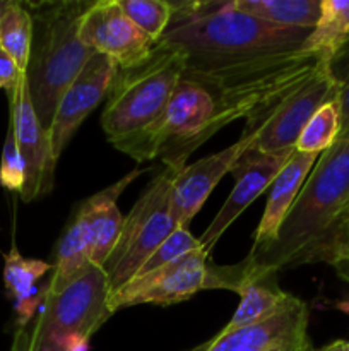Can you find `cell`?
Listing matches in <instances>:
<instances>
[{"label":"cell","instance_id":"obj_1","mask_svg":"<svg viewBox=\"0 0 349 351\" xmlns=\"http://www.w3.org/2000/svg\"><path fill=\"white\" fill-rule=\"evenodd\" d=\"M173 16L159 41L185 57V74H207L270 55L301 50L310 29L266 23L242 12L233 0L171 2Z\"/></svg>","mask_w":349,"mask_h":351},{"label":"cell","instance_id":"obj_2","mask_svg":"<svg viewBox=\"0 0 349 351\" xmlns=\"http://www.w3.org/2000/svg\"><path fill=\"white\" fill-rule=\"evenodd\" d=\"M348 206L349 136H346L318 158L277 239L263 249L250 250L246 259L276 274L308 264L315 247Z\"/></svg>","mask_w":349,"mask_h":351},{"label":"cell","instance_id":"obj_3","mask_svg":"<svg viewBox=\"0 0 349 351\" xmlns=\"http://www.w3.org/2000/svg\"><path fill=\"white\" fill-rule=\"evenodd\" d=\"M324 58L305 50L270 55L207 74L183 75L204 86L216 99V117L209 137L235 120L245 119L242 136H250L266 117L320 67Z\"/></svg>","mask_w":349,"mask_h":351},{"label":"cell","instance_id":"obj_4","mask_svg":"<svg viewBox=\"0 0 349 351\" xmlns=\"http://www.w3.org/2000/svg\"><path fill=\"white\" fill-rule=\"evenodd\" d=\"M92 2H24L33 17V43L26 69L31 103L50 130L58 101L94 51L79 38V21Z\"/></svg>","mask_w":349,"mask_h":351},{"label":"cell","instance_id":"obj_5","mask_svg":"<svg viewBox=\"0 0 349 351\" xmlns=\"http://www.w3.org/2000/svg\"><path fill=\"white\" fill-rule=\"evenodd\" d=\"M183 74L185 57L163 41H157L149 57L137 65L118 69L101 113V127L109 143L156 125Z\"/></svg>","mask_w":349,"mask_h":351},{"label":"cell","instance_id":"obj_6","mask_svg":"<svg viewBox=\"0 0 349 351\" xmlns=\"http://www.w3.org/2000/svg\"><path fill=\"white\" fill-rule=\"evenodd\" d=\"M112 315L105 271L89 264L62 293H44L33 329H26L23 351H86Z\"/></svg>","mask_w":349,"mask_h":351},{"label":"cell","instance_id":"obj_7","mask_svg":"<svg viewBox=\"0 0 349 351\" xmlns=\"http://www.w3.org/2000/svg\"><path fill=\"white\" fill-rule=\"evenodd\" d=\"M181 168L164 165L123 218L115 250L103 266L109 293L129 283L147 257L178 228L171 213V189Z\"/></svg>","mask_w":349,"mask_h":351},{"label":"cell","instance_id":"obj_8","mask_svg":"<svg viewBox=\"0 0 349 351\" xmlns=\"http://www.w3.org/2000/svg\"><path fill=\"white\" fill-rule=\"evenodd\" d=\"M337 82L328 71V62H324L308 81L286 96L259 129L252 132L250 149L259 153H281L296 149V141L311 117L325 105L337 99Z\"/></svg>","mask_w":349,"mask_h":351},{"label":"cell","instance_id":"obj_9","mask_svg":"<svg viewBox=\"0 0 349 351\" xmlns=\"http://www.w3.org/2000/svg\"><path fill=\"white\" fill-rule=\"evenodd\" d=\"M209 267V254L202 247L192 250L159 269L132 278L120 290L109 293V308L115 314L120 308L135 305L180 304L207 290Z\"/></svg>","mask_w":349,"mask_h":351},{"label":"cell","instance_id":"obj_10","mask_svg":"<svg viewBox=\"0 0 349 351\" xmlns=\"http://www.w3.org/2000/svg\"><path fill=\"white\" fill-rule=\"evenodd\" d=\"M9 95L10 127L26 167V184L21 199L31 202L53 189L57 160L51 151L50 136L38 120L27 88L26 74Z\"/></svg>","mask_w":349,"mask_h":351},{"label":"cell","instance_id":"obj_11","mask_svg":"<svg viewBox=\"0 0 349 351\" xmlns=\"http://www.w3.org/2000/svg\"><path fill=\"white\" fill-rule=\"evenodd\" d=\"M310 311L301 298L289 300L270 317L245 328L224 331L188 351H270L274 348H305L308 336Z\"/></svg>","mask_w":349,"mask_h":351},{"label":"cell","instance_id":"obj_12","mask_svg":"<svg viewBox=\"0 0 349 351\" xmlns=\"http://www.w3.org/2000/svg\"><path fill=\"white\" fill-rule=\"evenodd\" d=\"M79 38L94 53L113 58L120 69L142 62L156 45L129 19L118 0L92 2L79 21Z\"/></svg>","mask_w":349,"mask_h":351},{"label":"cell","instance_id":"obj_13","mask_svg":"<svg viewBox=\"0 0 349 351\" xmlns=\"http://www.w3.org/2000/svg\"><path fill=\"white\" fill-rule=\"evenodd\" d=\"M118 69L113 58L103 53H92L77 77L65 89L48 130L55 160L60 158L62 151L70 143L75 130L88 119L89 113L106 98Z\"/></svg>","mask_w":349,"mask_h":351},{"label":"cell","instance_id":"obj_14","mask_svg":"<svg viewBox=\"0 0 349 351\" xmlns=\"http://www.w3.org/2000/svg\"><path fill=\"white\" fill-rule=\"evenodd\" d=\"M296 149L281 151V153H259V151L246 149L236 161L231 173L235 175V189L226 199L222 208L211 221L202 237L198 239L205 254H211L222 233L238 219V216L262 195L272 185L279 171L286 167Z\"/></svg>","mask_w":349,"mask_h":351},{"label":"cell","instance_id":"obj_15","mask_svg":"<svg viewBox=\"0 0 349 351\" xmlns=\"http://www.w3.org/2000/svg\"><path fill=\"white\" fill-rule=\"evenodd\" d=\"M252 137L242 136L226 149L202 158L188 167L185 165L178 171L171 189V213L178 226L188 228L219 180L235 168L236 161L252 146Z\"/></svg>","mask_w":349,"mask_h":351},{"label":"cell","instance_id":"obj_16","mask_svg":"<svg viewBox=\"0 0 349 351\" xmlns=\"http://www.w3.org/2000/svg\"><path fill=\"white\" fill-rule=\"evenodd\" d=\"M146 171L147 170H144V168H137V170L130 171L129 175L120 178L118 182L103 189L101 192L91 195L79 204L75 215L81 219L86 233H88L89 256H91V264H94V266H105L120 239L125 216H122V213H120L116 201L122 195V192L139 175L146 173Z\"/></svg>","mask_w":349,"mask_h":351},{"label":"cell","instance_id":"obj_17","mask_svg":"<svg viewBox=\"0 0 349 351\" xmlns=\"http://www.w3.org/2000/svg\"><path fill=\"white\" fill-rule=\"evenodd\" d=\"M318 161L317 154L294 153L286 167L279 171L276 180L269 187V197H267L266 211H263L260 225L253 233L252 250H259L272 243L277 239L281 225L289 215L291 208L296 202L298 194L303 189L308 175L313 170L315 163Z\"/></svg>","mask_w":349,"mask_h":351},{"label":"cell","instance_id":"obj_18","mask_svg":"<svg viewBox=\"0 0 349 351\" xmlns=\"http://www.w3.org/2000/svg\"><path fill=\"white\" fill-rule=\"evenodd\" d=\"M53 269V266L40 259H26L19 254L16 247L10 249L5 256L3 266V283H5L7 295L14 300V308L17 312V329H26L38 311V305L43 302L44 290L38 288V281Z\"/></svg>","mask_w":349,"mask_h":351},{"label":"cell","instance_id":"obj_19","mask_svg":"<svg viewBox=\"0 0 349 351\" xmlns=\"http://www.w3.org/2000/svg\"><path fill=\"white\" fill-rule=\"evenodd\" d=\"M89 264H91V256H89L88 233L77 215H74L57 243L55 263L51 264L53 269L44 293H62L68 285L81 276Z\"/></svg>","mask_w":349,"mask_h":351},{"label":"cell","instance_id":"obj_20","mask_svg":"<svg viewBox=\"0 0 349 351\" xmlns=\"http://www.w3.org/2000/svg\"><path fill=\"white\" fill-rule=\"evenodd\" d=\"M236 293L242 297L238 308L231 321L224 326V331L245 328V326L255 324L276 314L291 295L281 290L276 283V276L266 278V280H250L238 288Z\"/></svg>","mask_w":349,"mask_h":351},{"label":"cell","instance_id":"obj_21","mask_svg":"<svg viewBox=\"0 0 349 351\" xmlns=\"http://www.w3.org/2000/svg\"><path fill=\"white\" fill-rule=\"evenodd\" d=\"M242 12L266 23L293 29H313L320 19L322 0H233Z\"/></svg>","mask_w":349,"mask_h":351},{"label":"cell","instance_id":"obj_22","mask_svg":"<svg viewBox=\"0 0 349 351\" xmlns=\"http://www.w3.org/2000/svg\"><path fill=\"white\" fill-rule=\"evenodd\" d=\"M349 38V0H322L320 19L301 50L331 62Z\"/></svg>","mask_w":349,"mask_h":351},{"label":"cell","instance_id":"obj_23","mask_svg":"<svg viewBox=\"0 0 349 351\" xmlns=\"http://www.w3.org/2000/svg\"><path fill=\"white\" fill-rule=\"evenodd\" d=\"M33 43V17L24 2L7 0L0 21V48L12 57L19 71L26 74Z\"/></svg>","mask_w":349,"mask_h":351},{"label":"cell","instance_id":"obj_24","mask_svg":"<svg viewBox=\"0 0 349 351\" xmlns=\"http://www.w3.org/2000/svg\"><path fill=\"white\" fill-rule=\"evenodd\" d=\"M341 132V112H339L337 99L325 103L317 113L310 119V122L301 130L296 141L298 153L322 154L331 149L339 139Z\"/></svg>","mask_w":349,"mask_h":351},{"label":"cell","instance_id":"obj_25","mask_svg":"<svg viewBox=\"0 0 349 351\" xmlns=\"http://www.w3.org/2000/svg\"><path fill=\"white\" fill-rule=\"evenodd\" d=\"M315 263L331 264L339 278L349 283V206L339 215L311 252L308 264Z\"/></svg>","mask_w":349,"mask_h":351},{"label":"cell","instance_id":"obj_26","mask_svg":"<svg viewBox=\"0 0 349 351\" xmlns=\"http://www.w3.org/2000/svg\"><path fill=\"white\" fill-rule=\"evenodd\" d=\"M129 19L154 43L163 38L173 16L171 2L163 0H118Z\"/></svg>","mask_w":349,"mask_h":351},{"label":"cell","instance_id":"obj_27","mask_svg":"<svg viewBox=\"0 0 349 351\" xmlns=\"http://www.w3.org/2000/svg\"><path fill=\"white\" fill-rule=\"evenodd\" d=\"M201 242L198 239H195L190 233V230L183 228V226H178L149 257H147L146 263L142 264L139 271H137L135 276H142V274L151 273V271H156L159 267L166 266V264L173 263V261L180 259L185 254L192 252L195 249H201ZM133 276V278H135Z\"/></svg>","mask_w":349,"mask_h":351},{"label":"cell","instance_id":"obj_28","mask_svg":"<svg viewBox=\"0 0 349 351\" xmlns=\"http://www.w3.org/2000/svg\"><path fill=\"white\" fill-rule=\"evenodd\" d=\"M24 184H26V167L17 147L14 130L9 123L5 143L2 147V160H0V185L7 191L21 194Z\"/></svg>","mask_w":349,"mask_h":351},{"label":"cell","instance_id":"obj_29","mask_svg":"<svg viewBox=\"0 0 349 351\" xmlns=\"http://www.w3.org/2000/svg\"><path fill=\"white\" fill-rule=\"evenodd\" d=\"M328 71L337 82V103L341 112V132L339 139L349 136V38L341 50L328 62Z\"/></svg>","mask_w":349,"mask_h":351},{"label":"cell","instance_id":"obj_30","mask_svg":"<svg viewBox=\"0 0 349 351\" xmlns=\"http://www.w3.org/2000/svg\"><path fill=\"white\" fill-rule=\"evenodd\" d=\"M23 75L24 74L19 71L12 57L0 48V89H5L7 93H10L19 84Z\"/></svg>","mask_w":349,"mask_h":351},{"label":"cell","instance_id":"obj_31","mask_svg":"<svg viewBox=\"0 0 349 351\" xmlns=\"http://www.w3.org/2000/svg\"><path fill=\"white\" fill-rule=\"evenodd\" d=\"M313 351H349V341L339 339V341H334V343H331V345L324 346V348L313 350Z\"/></svg>","mask_w":349,"mask_h":351},{"label":"cell","instance_id":"obj_32","mask_svg":"<svg viewBox=\"0 0 349 351\" xmlns=\"http://www.w3.org/2000/svg\"><path fill=\"white\" fill-rule=\"evenodd\" d=\"M24 336H26V329H17L16 336H14V343L10 351H23L24 350Z\"/></svg>","mask_w":349,"mask_h":351},{"label":"cell","instance_id":"obj_33","mask_svg":"<svg viewBox=\"0 0 349 351\" xmlns=\"http://www.w3.org/2000/svg\"><path fill=\"white\" fill-rule=\"evenodd\" d=\"M270 351H313V346H305V348H274Z\"/></svg>","mask_w":349,"mask_h":351},{"label":"cell","instance_id":"obj_34","mask_svg":"<svg viewBox=\"0 0 349 351\" xmlns=\"http://www.w3.org/2000/svg\"><path fill=\"white\" fill-rule=\"evenodd\" d=\"M7 5V0H0V21H2V14H3V9H5Z\"/></svg>","mask_w":349,"mask_h":351}]
</instances>
